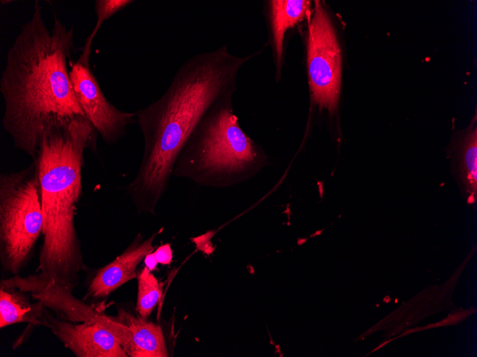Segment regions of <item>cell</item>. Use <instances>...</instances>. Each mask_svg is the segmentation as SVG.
Instances as JSON below:
<instances>
[{
    "mask_svg": "<svg viewBox=\"0 0 477 357\" xmlns=\"http://www.w3.org/2000/svg\"><path fill=\"white\" fill-rule=\"evenodd\" d=\"M74 48V28L54 12L50 31L35 1L6 55L0 79L4 101L2 125L17 149L35 160L45 128L86 116L75 95L68 67Z\"/></svg>",
    "mask_w": 477,
    "mask_h": 357,
    "instance_id": "1",
    "label": "cell"
},
{
    "mask_svg": "<svg viewBox=\"0 0 477 357\" xmlns=\"http://www.w3.org/2000/svg\"><path fill=\"white\" fill-rule=\"evenodd\" d=\"M248 58L231 56L225 46L197 53L178 68L161 97L134 113L144 148L126 190L139 213H154L184 144L211 105L233 93L237 72Z\"/></svg>",
    "mask_w": 477,
    "mask_h": 357,
    "instance_id": "2",
    "label": "cell"
},
{
    "mask_svg": "<svg viewBox=\"0 0 477 357\" xmlns=\"http://www.w3.org/2000/svg\"><path fill=\"white\" fill-rule=\"evenodd\" d=\"M98 132L86 116L55 122L41 138L38 167L44 217L37 274L73 291L87 267L75 227L84 150H96Z\"/></svg>",
    "mask_w": 477,
    "mask_h": 357,
    "instance_id": "3",
    "label": "cell"
},
{
    "mask_svg": "<svg viewBox=\"0 0 477 357\" xmlns=\"http://www.w3.org/2000/svg\"><path fill=\"white\" fill-rule=\"evenodd\" d=\"M219 98L206 110L181 149L172 177L204 187H223L256 173L265 157L241 129L231 101Z\"/></svg>",
    "mask_w": 477,
    "mask_h": 357,
    "instance_id": "4",
    "label": "cell"
},
{
    "mask_svg": "<svg viewBox=\"0 0 477 357\" xmlns=\"http://www.w3.org/2000/svg\"><path fill=\"white\" fill-rule=\"evenodd\" d=\"M44 217L36 162L0 175V262L3 271L19 275L42 236Z\"/></svg>",
    "mask_w": 477,
    "mask_h": 357,
    "instance_id": "5",
    "label": "cell"
},
{
    "mask_svg": "<svg viewBox=\"0 0 477 357\" xmlns=\"http://www.w3.org/2000/svg\"><path fill=\"white\" fill-rule=\"evenodd\" d=\"M308 79L313 101L333 112L341 81V56L336 32L327 11L315 1L308 24L307 42Z\"/></svg>",
    "mask_w": 477,
    "mask_h": 357,
    "instance_id": "6",
    "label": "cell"
},
{
    "mask_svg": "<svg viewBox=\"0 0 477 357\" xmlns=\"http://www.w3.org/2000/svg\"><path fill=\"white\" fill-rule=\"evenodd\" d=\"M69 66L73 88L86 117L107 144L116 143L136 122L135 113L122 111L107 100L89 63L71 61Z\"/></svg>",
    "mask_w": 477,
    "mask_h": 357,
    "instance_id": "7",
    "label": "cell"
},
{
    "mask_svg": "<svg viewBox=\"0 0 477 357\" xmlns=\"http://www.w3.org/2000/svg\"><path fill=\"white\" fill-rule=\"evenodd\" d=\"M64 346L77 357H127L112 334L99 321L71 322L61 319L44 309L39 319Z\"/></svg>",
    "mask_w": 477,
    "mask_h": 357,
    "instance_id": "8",
    "label": "cell"
},
{
    "mask_svg": "<svg viewBox=\"0 0 477 357\" xmlns=\"http://www.w3.org/2000/svg\"><path fill=\"white\" fill-rule=\"evenodd\" d=\"M0 286L14 288L30 294L61 319L75 323L99 320L101 311L76 298L71 291L43 279L37 273L1 279Z\"/></svg>",
    "mask_w": 477,
    "mask_h": 357,
    "instance_id": "9",
    "label": "cell"
},
{
    "mask_svg": "<svg viewBox=\"0 0 477 357\" xmlns=\"http://www.w3.org/2000/svg\"><path fill=\"white\" fill-rule=\"evenodd\" d=\"M98 321L112 333L128 356H168L164 333L159 324L122 309H118L116 316L101 311Z\"/></svg>",
    "mask_w": 477,
    "mask_h": 357,
    "instance_id": "10",
    "label": "cell"
},
{
    "mask_svg": "<svg viewBox=\"0 0 477 357\" xmlns=\"http://www.w3.org/2000/svg\"><path fill=\"white\" fill-rule=\"evenodd\" d=\"M157 234L154 232L144 239L139 233L120 255L97 269L88 285L86 298H106L127 281L137 278V267L154 251L153 243Z\"/></svg>",
    "mask_w": 477,
    "mask_h": 357,
    "instance_id": "11",
    "label": "cell"
},
{
    "mask_svg": "<svg viewBox=\"0 0 477 357\" xmlns=\"http://www.w3.org/2000/svg\"><path fill=\"white\" fill-rule=\"evenodd\" d=\"M45 307L38 301L32 303L27 293L11 287L0 286V328L19 323L39 324Z\"/></svg>",
    "mask_w": 477,
    "mask_h": 357,
    "instance_id": "12",
    "label": "cell"
},
{
    "mask_svg": "<svg viewBox=\"0 0 477 357\" xmlns=\"http://www.w3.org/2000/svg\"><path fill=\"white\" fill-rule=\"evenodd\" d=\"M269 5L273 41L278 63L281 60L286 30L302 21L308 14L310 1L273 0Z\"/></svg>",
    "mask_w": 477,
    "mask_h": 357,
    "instance_id": "13",
    "label": "cell"
},
{
    "mask_svg": "<svg viewBox=\"0 0 477 357\" xmlns=\"http://www.w3.org/2000/svg\"><path fill=\"white\" fill-rule=\"evenodd\" d=\"M138 294L136 311L144 319L149 317L162 296V287L154 274L146 267L137 276Z\"/></svg>",
    "mask_w": 477,
    "mask_h": 357,
    "instance_id": "14",
    "label": "cell"
},
{
    "mask_svg": "<svg viewBox=\"0 0 477 357\" xmlns=\"http://www.w3.org/2000/svg\"><path fill=\"white\" fill-rule=\"evenodd\" d=\"M134 2L133 0H96L95 1L94 9L97 18L96 23L90 35L86 40L82 53L79 58L83 61H89L91 53V45L94 38L97 34L101 25L104 21L112 16L119 12Z\"/></svg>",
    "mask_w": 477,
    "mask_h": 357,
    "instance_id": "15",
    "label": "cell"
},
{
    "mask_svg": "<svg viewBox=\"0 0 477 357\" xmlns=\"http://www.w3.org/2000/svg\"><path fill=\"white\" fill-rule=\"evenodd\" d=\"M462 178L471 192L468 202H474L477 188V133L475 128L467 137L463 152Z\"/></svg>",
    "mask_w": 477,
    "mask_h": 357,
    "instance_id": "16",
    "label": "cell"
},
{
    "mask_svg": "<svg viewBox=\"0 0 477 357\" xmlns=\"http://www.w3.org/2000/svg\"><path fill=\"white\" fill-rule=\"evenodd\" d=\"M154 253L159 264L167 265L171 262L173 254L169 243L159 246L154 251Z\"/></svg>",
    "mask_w": 477,
    "mask_h": 357,
    "instance_id": "17",
    "label": "cell"
},
{
    "mask_svg": "<svg viewBox=\"0 0 477 357\" xmlns=\"http://www.w3.org/2000/svg\"><path fill=\"white\" fill-rule=\"evenodd\" d=\"M212 234L210 232L196 238H194L193 240L197 245L199 249L203 251L206 254H211L214 250L210 240Z\"/></svg>",
    "mask_w": 477,
    "mask_h": 357,
    "instance_id": "18",
    "label": "cell"
},
{
    "mask_svg": "<svg viewBox=\"0 0 477 357\" xmlns=\"http://www.w3.org/2000/svg\"><path fill=\"white\" fill-rule=\"evenodd\" d=\"M468 315L467 311H464L460 314H455L453 315L449 316L447 319L445 320L442 321L441 324H434V326H437L438 325L442 326V325H448V324H453L458 322L459 321L462 320V319Z\"/></svg>",
    "mask_w": 477,
    "mask_h": 357,
    "instance_id": "19",
    "label": "cell"
},
{
    "mask_svg": "<svg viewBox=\"0 0 477 357\" xmlns=\"http://www.w3.org/2000/svg\"><path fill=\"white\" fill-rule=\"evenodd\" d=\"M145 267L148 268L150 271H153L156 269L158 262L156 259L154 252L148 254L144 259Z\"/></svg>",
    "mask_w": 477,
    "mask_h": 357,
    "instance_id": "20",
    "label": "cell"
}]
</instances>
